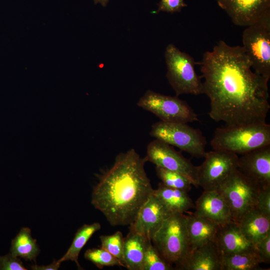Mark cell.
Listing matches in <instances>:
<instances>
[{
	"mask_svg": "<svg viewBox=\"0 0 270 270\" xmlns=\"http://www.w3.org/2000/svg\"><path fill=\"white\" fill-rule=\"evenodd\" d=\"M200 64L202 94L210 98L212 119L227 126L266 122L268 80L252 70L242 46L220 40L204 54Z\"/></svg>",
	"mask_w": 270,
	"mask_h": 270,
	"instance_id": "6da1fadb",
	"label": "cell"
},
{
	"mask_svg": "<svg viewBox=\"0 0 270 270\" xmlns=\"http://www.w3.org/2000/svg\"><path fill=\"white\" fill-rule=\"evenodd\" d=\"M146 162L132 148L118 154L112 166L99 175L91 202L111 226L132 224L152 193Z\"/></svg>",
	"mask_w": 270,
	"mask_h": 270,
	"instance_id": "7a4b0ae2",
	"label": "cell"
},
{
	"mask_svg": "<svg viewBox=\"0 0 270 270\" xmlns=\"http://www.w3.org/2000/svg\"><path fill=\"white\" fill-rule=\"evenodd\" d=\"M210 144L214 150L242 155L270 145V125L266 122L217 128Z\"/></svg>",
	"mask_w": 270,
	"mask_h": 270,
	"instance_id": "3957f363",
	"label": "cell"
},
{
	"mask_svg": "<svg viewBox=\"0 0 270 270\" xmlns=\"http://www.w3.org/2000/svg\"><path fill=\"white\" fill-rule=\"evenodd\" d=\"M166 78L176 96L183 94H202V76L195 70L196 63L189 54L180 51L172 44L166 49Z\"/></svg>",
	"mask_w": 270,
	"mask_h": 270,
	"instance_id": "277c9868",
	"label": "cell"
},
{
	"mask_svg": "<svg viewBox=\"0 0 270 270\" xmlns=\"http://www.w3.org/2000/svg\"><path fill=\"white\" fill-rule=\"evenodd\" d=\"M186 218L184 214H171L152 238L160 256L171 264H177L188 250Z\"/></svg>",
	"mask_w": 270,
	"mask_h": 270,
	"instance_id": "5b68a950",
	"label": "cell"
},
{
	"mask_svg": "<svg viewBox=\"0 0 270 270\" xmlns=\"http://www.w3.org/2000/svg\"><path fill=\"white\" fill-rule=\"evenodd\" d=\"M261 188L236 168L216 190L226 200L232 220L238 222L244 214L256 208Z\"/></svg>",
	"mask_w": 270,
	"mask_h": 270,
	"instance_id": "8992f818",
	"label": "cell"
},
{
	"mask_svg": "<svg viewBox=\"0 0 270 270\" xmlns=\"http://www.w3.org/2000/svg\"><path fill=\"white\" fill-rule=\"evenodd\" d=\"M150 135L177 147L195 158L204 157L206 140L201 131L186 123L159 121L154 124Z\"/></svg>",
	"mask_w": 270,
	"mask_h": 270,
	"instance_id": "52a82bcc",
	"label": "cell"
},
{
	"mask_svg": "<svg viewBox=\"0 0 270 270\" xmlns=\"http://www.w3.org/2000/svg\"><path fill=\"white\" fill-rule=\"evenodd\" d=\"M242 46L254 71L270 78V16L246 27Z\"/></svg>",
	"mask_w": 270,
	"mask_h": 270,
	"instance_id": "ba28073f",
	"label": "cell"
},
{
	"mask_svg": "<svg viewBox=\"0 0 270 270\" xmlns=\"http://www.w3.org/2000/svg\"><path fill=\"white\" fill-rule=\"evenodd\" d=\"M137 105L152 113L161 121L187 124L198 120L194 110L176 96H166L148 90L139 99Z\"/></svg>",
	"mask_w": 270,
	"mask_h": 270,
	"instance_id": "9c48e42d",
	"label": "cell"
},
{
	"mask_svg": "<svg viewBox=\"0 0 270 270\" xmlns=\"http://www.w3.org/2000/svg\"><path fill=\"white\" fill-rule=\"evenodd\" d=\"M202 164L197 166L198 186L204 190H216L220 184L238 168L237 154L224 150H214L206 152Z\"/></svg>",
	"mask_w": 270,
	"mask_h": 270,
	"instance_id": "30bf717a",
	"label": "cell"
},
{
	"mask_svg": "<svg viewBox=\"0 0 270 270\" xmlns=\"http://www.w3.org/2000/svg\"><path fill=\"white\" fill-rule=\"evenodd\" d=\"M144 159L146 162H151L156 166L182 174L191 182L193 186H198L197 166L172 146L155 138L148 145Z\"/></svg>",
	"mask_w": 270,
	"mask_h": 270,
	"instance_id": "8fae6325",
	"label": "cell"
},
{
	"mask_svg": "<svg viewBox=\"0 0 270 270\" xmlns=\"http://www.w3.org/2000/svg\"><path fill=\"white\" fill-rule=\"evenodd\" d=\"M232 22L248 26L270 16V0H216Z\"/></svg>",
	"mask_w": 270,
	"mask_h": 270,
	"instance_id": "7c38bea8",
	"label": "cell"
},
{
	"mask_svg": "<svg viewBox=\"0 0 270 270\" xmlns=\"http://www.w3.org/2000/svg\"><path fill=\"white\" fill-rule=\"evenodd\" d=\"M237 168L260 188H270V145L242 154Z\"/></svg>",
	"mask_w": 270,
	"mask_h": 270,
	"instance_id": "4fadbf2b",
	"label": "cell"
},
{
	"mask_svg": "<svg viewBox=\"0 0 270 270\" xmlns=\"http://www.w3.org/2000/svg\"><path fill=\"white\" fill-rule=\"evenodd\" d=\"M171 214L152 193L139 210L130 230L152 238L164 221Z\"/></svg>",
	"mask_w": 270,
	"mask_h": 270,
	"instance_id": "5bb4252c",
	"label": "cell"
},
{
	"mask_svg": "<svg viewBox=\"0 0 270 270\" xmlns=\"http://www.w3.org/2000/svg\"><path fill=\"white\" fill-rule=\"evenodd\" d=\"M221 256L214 241L188 252L176 264L178 270H221Z\"/></svg>",
	"mask_w": 270,
	"mask_h": 270,
	"instance_id": "9a60e30c",
	"label": "cell"
},
{
	"mask_svg": "<svg viewBox=\"0 0 270 270\" xmlns=\"http://www.w3.org/2000/svg\"><path fill=\"white\" fill-rule=\"evenodd\" d=\"M214 242L221 257L254 250V245L245 238L238 223L232 220L220 226Z\"/></svg>",
	"mask_w": 270,
	"mask_h": 270,
	"instance_id": "2e32d148",
	"label": "cell"
},
{
	"mask_svg": "<svg viewBox=\"0 0 270 270\" xmlns=\"http://www.w3.org/2000/svg\"><path fill=\"white\" fill-rule=\"evenodd\" d=\"M194 214L220 225L232 220L226 200L216 190L204 191L196 202Z\"/></svg>",
	"mask_w": 270,
	"mask_h": 270,
	"instance_id": "e0dca14e",
	"label": "cell"
},
{
	"mask_svg": "<svg viewBox=\"0 0 270 270\" xmlns=\"http://www.w3.org/2000/svg\"><path fill=\"white\" fill-rule=\"evenodd\" d=\"M220 226L216 222L194 214L187 215L186 227L188 240V252L214 241Z\"/></svg>",
	"mask_w": 270,
	"mask_h": 270,
	"instance_id": "ac0fdd59",
	"label": "cell"
},
{
	"mask_svg": "<svg viewBox=\"0 0 270 270\" xmlns=\"http://www.w3.org/2000/svg\"><path fill=\"white\" fill-rule=\"evenodd\" d=\"M238 223L244 236L253 245L270 232V218L256 208L244 214Z\"/></svg>",
	"mask_w": 270,
	"mask_h": 270,
	"instance_id": "d6986e66",
	"label": "cell"
},
{
	"mask_svg": "<svg viewBox=\"0 0 270 270\" xmlns=\"http://www.w3.org/2000/svg\"><path fill=\"white\" fill-rule=\"evenodd\" d=\"M148 239L144 235L130 230L124 238V262L129 270H142L143 260Z\"/></svg>",
	"mask_w": 270,
	"mask_h": 270,
	"instance_id": "ffe728a7",
	"label": "cell"
},
{
	"mask_svg": "<svg viewBox=\"0 0 270 270\" xmlns=\"http://www.w3.org/2000/svg\"><path fill=\"white\" fill-rule=\"evenodd\" d=\"M152 194L170 214H184L194 207L188 192L168 187L161 182L158 184L156 189H154Z\"/></svg>",
	"mask_w": 270,
	"mask_h": 270,
	"instance_id": "44dd1931",
	"label": "cell"
},
{
	"mask_svg": "<svg viewBox=\"0 0 270 270\" xmlns=\"http://www.w3.org/2000/svg\"><path fill=\"white\" fill-rule=\"evenodd\" d=\"M40 252L36 240L32 238L30 229L28 228H21L12 240L10 252L15 256L23 258L25 260L35 262Z\"/></svg>",
	"mask_w": 270,
	"mask_h": 270,
	"instance_id": "7402d4cb",
	"label": "cell"
},
{
	"mask_svg": "<svg viewBox=\"0 0 270 270\" xmlns=\"http://www.w3.org/2000/svg\"><path fill=\"white\" fill-rule=\"evenodd\" d=\"M101 228L99 222H94L90 224H84L78 229L72 242L66 254L58 260L62 262L72 260L76 264L79 270L80 266L78 258L80 250L92 236Z\"/></svg>",
	"mask_w": 270,
	"mask_h": 270,
	"instance_id": "603a6c76",
	"label": "cell"
},
{
	"mask_svg": "<svg viewBox=\"0 0 270 270\" xmlns=\"http://www.w3.org/2000/svg\"><path fill=\"white\" fill-rule=\"evenodd\" d=\"M262 262L254 250L244 252L221 257V270H260Z\"/></svg>",
	"mask_w": 270,
	"mask_h": 270,
	"instance_id": "cb8c5ba5",
	"label": "cell"
},
{
	"mask_svg": "<svg viewBox=\"0 0 270 270\" xmlns=\"http://www.w3.org/2000/svg\"><path fill=\"white\" fill-rule=\"evenodd\" d=\"M157 176L164 185L174 188L188 192L192 186L191 182L182 174L156 166Z\"/></svg>",
	"mask_w": 270,
	"mask_h": 270,
	"instance_id": "d4e9b609",
	"label": "cell"
},
{
	"mask_svg": "<svg viewBox=\"0 0 270 270\" xmlns=\"http://www.w3.org/2000/svg\"><path fill=\"white\" fill-rule=\"evenodd\" d=\"M171 264L165 260L153 245L151 240H148L143 260L142 270H172Z\"/></svg>",
	"mask_w": 270,
	"mask_h": 270,
	"instance_id": "484cf974",
	"label": "cell"
},
{
	"mask_svg": "<svg viewBox=\"0 0 270 270\" xmlns=\"http://www.w3.org/2000/svg\"><path fill=\"white\" fill-rule=\"evenodd\" d=\"M84 256L86 259L91 262L99 268H102L104 266H115L124 267L119 260L101 247L87 250Z\"/></svg>",
	"mask_w": 270,
	"mask_h": 270,
	"instance_id": "4316f807",
	"label": "cell"
},
{
	"mask_svg": "<svg viewBox=\"0 0 270 270\" xmlns=\"http://www.w3.org/2000/svg\"><path fill=\"white\" fill-rule=\"evenodd\" d=\"M100 239L101 242V248L116 258L124 265V238L121 232L118 230L112 234L100 236Z\"/></svg>",
	"mask_w": 270,
	"mask_h": 270,
	"instance_id": "83f0119b",
	"label": "cell"
},
{
	"mask_svg": "<svg viewBox=\"0 0 270 270\" xmlns=\"http://www.w3.org/2000/svg\"><path fill=\"white\" fill-rule=\"evenodd\" d=\"M254 250L262 263H270V232L254 245Z\"/></svg>",
	"mask_w": 270,
	"mask_h": 270,
	"instance_id": "f1b7e54d",
	"label": "cell"
},
{
	"mask_svg": "<svg viewBox=\"0 0 270 270\" xmlns=\"http://www.w3.org/2000/svg\"><path fill=\"white\" fill-rule=\"evenodd\" d=\"M0 270H26L22 262L18 257L12 255L10 252L4 256H0Z\"/></svg>",
	"mask_w": 270,
	"mask_h": 270,
	"instance_id": "f546056e",
	"label": "cell"
},
{
	"mask_svg": "<svg viewBox=\"0 0 270 270\" xmlns=\"http://www.w3.org/2000/svg\"><path fill=\"white\" fill-rule=\"evenodd\" d=\"M256 208L270 218V188L260 189L258 196Z\"/></svg>",
	"mask_w": 270,
	"mask_h": 270,
	"instance_id": "4dcf8cb0",
	"label": "cell"
},
{
	"mask_svg": "<svg viewBox=\"0 0 270 270\" xmlns=\"http://www.w3.org/2000/svg\"><path fill=\"white\" fill-rule=\"evenodd\" d=\"M187 6L184 0H160L158 4V8L154 13L164 12L170 13L180 12L182 9Z\"/></svg>",
	"mask_w": 270,
	"mask_h": 270,
	"instance_id": "1f68e13d",
	"label": "cell"
},
{
	"mask_svg": "<svg viewBox=\"0 0 270 270\" xmlns=\"http://www.w3.org/2000/svg\"><path fill=\"white\" fill-rule=\"evenodd\" d=\"M58 260H54L52 263L47 266H38L34 264L30 268L33 270H57L59 268L60 264Z\"/></svg>",
	"mask_w": 270,
	"mask_h": 270,
	"instance_id": "d6a6232c",
	"label": "cell"
},
{
	"mask_svg": "<svg viewBox=\"0 0 270 270\" xmlns=\"http://www.w3.org/2000/svg\"><path fill=\"white\" fill-rule=\"evenodd\" d=\"M96 4L100 3L102 6H106L108 0H94Z\"/></svg>",
	"mask_w": 270,
	"mask_h": 270,
	"instance_id": "836d02e7",
	"label": "cell"
}]
</instances>
